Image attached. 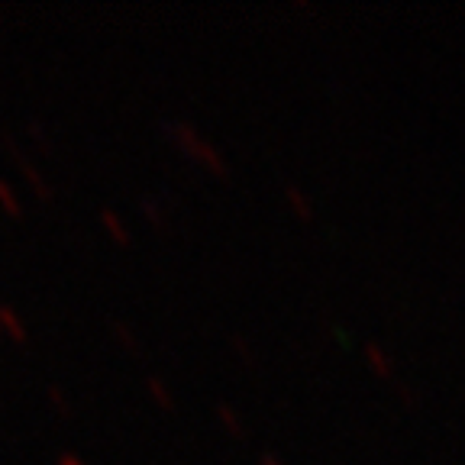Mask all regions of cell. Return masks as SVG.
Masks as SVG:
<instances>
[{"mask_svg":"<svg viewBox=\"0 0 465 465\" xmlns=\"http://www.w3.org/2000/svg\"><path fill=\"white\" fill-rule=\"evenodd\" d=\"M0 330H4V336H10L14 342H26V323L16 317L14 307L0 304Z\"/></svg>","mask_w":465,"mask_h":465,"instance_id":"6da1fadb","label":"cell"},{"mask_svg":"<svg viewBox=\"0 0 465 465\" xmlns=\"http://www.w3.org/2000/svg\"><path fill=\"white\" fill-rule=\"evenodd\" d=\"M0 211L7 213V217H14V220H20V217H23L20 197L14 194V188H10L7 182H0Z\"/></svg>","mask_w":465,"mask_h":465,"instance_id":"7a4b0ae2","label":"cell"},{"mask_svg":"<svg viewBox=\"0 0 465 465\" xmlns=\"http://www.w3.org/2000/svg\"><path fill=\"white\" fill-rule=\"evenodd\" d=\"M58 465H84V462H81L78 456H62L58 459Z\"/></svg>","mask_w":465,"mask_h":465,"instance_id":"3957f363","label":"cell"},{"mask_svg":"<svg viewBox=\"0 0 465 465\" xmlns=\"http://www.w3.org/2000/svg\"><path fill=\"white\" fill-rule=\"evenodd\" d=\"M0 336H4V330H0Z\"/></svg>","mask_w":465,"mask_h":465,"instance_id":"277c9868","label":"cell"}]
</instances>
